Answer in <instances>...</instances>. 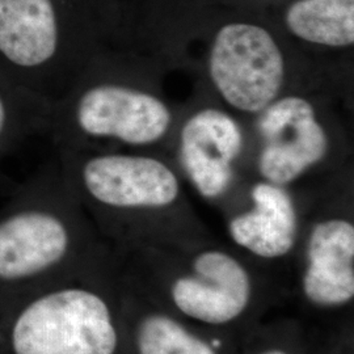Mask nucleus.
I'll use <instances>...</instances> for the list:
<instances>
[{
  "label": "nucleus",
  "mask_w": 354,
  "mask_h": 354,
  "mask_svg": "<svg viewBox=\"0 0 354 354\" xmlns=\"http://www.w3.org/2000/svg\"><path fill=\"white\" fill-rule=\"evenodd\" d=\"M168 36L203 41L205 75L215 102L235 115L254 118L282 95L323 84L288 38L261 16L222 0H171L160 13Z\"/></svg>",
  "instance_id": "nucleus-1"
},
{
  "label": "nucleus",
  "mask_w": 354,
  "mask_h": 354,
  "mask_svg": "<svg viewBox=\"0 0 354 354\" xmlns=\"http://www.w3.org/2000/svg\"><path fill=\"white\" fill-rule=\"evenodd\" d=\"M180 117L147 79L140 51L113 48L97 55L51 102L45 136L55 151H149L174 142Z\"/></svg>",
  "instance_id": "nucleus-2"
},
{
  "label": "nucleus",
  "mask_w": 354,
  "mask_h": 354,
  "mask_svg": "<svg viewBox=\"0 0 354 354\" xmlns=\"http://www.w3.org/2000/svg\"><path fill=\"white\" fill-rule=\"evenodd\" d=\"M122 30V0H0V75L51 104Z\"/></svg>",
  "instance_id": "nucleus-3"
},
{
  "label": "nucleus",
  "mask_w": 354,
  "mask_h": 354,
  "mask_svg": "<svg viewBox=\"0 0 354 354\" xmlns=\"http://www.w3.org/2000/svg\"><path fill=\"white\" fill-rule=\"evenodd\" d=\"M0 209V292L61 279L86 241L58 159L15 184Z\"/></svg>",
  "instance_id": "nucleus-4"
},
{
  "label": "nucleus",
  "mask_w": 354,
  "mask_h": 354,
  "mask_svg": "<svg viewBox=\"0 0 354 354\" xmlns=\"http://www.w3.org/2000/svg\"><path fill=\"white\" fill-rule=\"evenodd\" d=\"M118 346L97 290L55 279L0 292V354H117Z\"/></svg>",
  "instance_id": "nucleus-5"
},
{
  "label": "nucleus",
  "mask_w": 354,
  "mask_h": 354,
  "mask_svg": "<svg viewBox=\"0 0 354 354\" xmlns=\"http://www.w3.org/2000/svg\"><path fill=\"white\" fill-rule=\"evenodd\" d=\"M55 158L77 201L106 221L168 207L181 196L176 169L158 152L61 150Z\"/></svg>",
  "instance_id": "nucleus-6"
},
{
  "label": "nucleus",
  "mask_w": 354,
  "mask_h": 354,
  "mask_svg": "<svg viewBox=\"0 0 354 354\" xmlns=\"http://www.w3.org/2000/svg\"><path fill=\"white\" fill-rule=\"evenodd\" d=\"M314 91L282 95L253 120L261 180L288 187L322 165L339 163V127Z\"/></svg>",
  "instance_id": "nucleus-7"
},
{
  "label": "nucleus",
  "mask_w": 354,
  "mask_h": 354,
  "mask_svg": "<svg viewBox=\"0 0 354 354\" xmlns=\"http://www.w3.org/2000/svg\"><path fill=\"white\" fill-rule=\"evenodd\" d=\"M251 142L238 115L214 102L181 114L172 143L183 174L203 197L215 200L231 189Z\"/></svg>",
  "instance_id": "nucleus-8"
},
{
  "label": "nucleus",
  "mask_w": 354,
  "mask_h": 354,
  "mask_svg": "<svg viewBox=\"0 0 354 354\" xmlns=\"http://www.w3.org/2000/svg\"><path fill=\"white\" fill-rule=\"evenodd\" d=\"M222 1L261 16L306 55L353 51L354 0Z\"/></svg>",
  "instance_id": "nucleus-9"
},
{
  "label": "nucleus",
  "mask_w": 354,
  "mask_h": 354,
  "mask_svg": "<svg viewBox=\"0 0 354 354\" xmlns=\"http://www.w3.org/2000/svg\"><path fill=\"white\" fill-rule=\"evenodd\" d=\"M194 276L177 279L172 298L185 315L209 324H225L239 317L251 294L250 277L227 253L210 250L194 259Z\"/></svg>",
  "instance_id": "nucleus-10"
},
{
  "label": "nucleus",
  "mask_w": 354,
  "mask_h": 354,
  "mask_svg": "<svg viewBox=\"0 0 354 354\" xmlns=\"http://www.w3.org/2000/svg\"><path fill=\"white\" fill-rule=\"evenodd\" d=\"M304 277L307 298L322 306L349 302L354 295V226L342 218L317 223L307 244Z\"/></svg>",
  "instance_id": "nucleus-11"
},
{
  "label": "nucleus",
  "mask_w": 354,
  "mask_h": 354,
  "mask_svg": "<svg viewBox=\"0 0 354 354\" xmlns=\"http://www.w3.org/2000/svg\"><path fill=\"white\" fill-rule=\"evenodd\" d=\"M251 198L252 209L228 225L232 241L264 259L290 252L297 241L298 215L286 187L261 180L253 185Z\"/></svg>",
  "instance_id": "nucleus-12"
},
{
  "label": "nucleus",
  "mask_w": 354,
  "mask_h": 354,
  "mask_svg": "<svg viewBox=\"0 0 354 354\" xmlns=\"http://www.w3.org/2000/svg\"><path fill=\"white\" fill-rule=\"evenodd\" d=\"M50 105L0 75V165L26 140L46 134Z\"/></svg>",
  "instance_id": "nucleus-13"
},
{
  "label": "nucleus",
  "mask_w": 354,
  "mask_h": 354,
  "mask_svg": "<svg viewBox=\"0 0 354 354\" xmlns=\"http://www.w3.org/2000/svg\"><path fill=\"white\" fill-rule=\"evenodd\" d=\"M137 348L140 354H215L206 342L174 319L158 315L142 320L137 330Z\"/></svg>",
  "instance_id": "nucleus-14"
},
{
  "label": "nucleus",
  "mask_w": 354,
  "mask_h": 354,
  "mask_svg": "<svg viewBox=\"0 0 354 354\" xmlns=\"http://www.w3.org/2000/svg\"><path fill=\"white\" fill-rule=\"evenodd\" d=\"M13 187L15 183L12 180L8 178L4 174H0V194H8Z\"/></svg>",
  "instance_id": "nucleus-15"
},
{
  "label": "nucleus",
  "mask_w": 354,
  "mask_h": 354,
  "mask_svg": "<svg viewBox=\"0 0 354 354\" xmlns=\"http://www.w3.org/2000/svg\"><path fill=\"white\" fill-rule=\"evenodd\" d=\"M263 354H288L285 353V352H282V351H270V352H266V353Z\"/></svg>",
  "instance_id": "nucleus-16"
}]
</instances>
